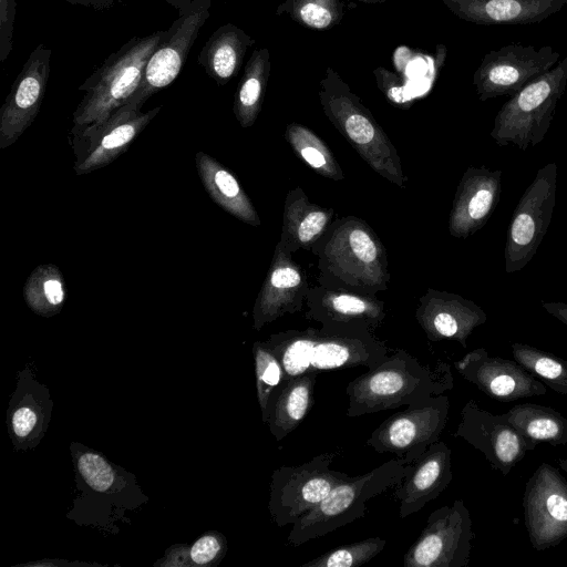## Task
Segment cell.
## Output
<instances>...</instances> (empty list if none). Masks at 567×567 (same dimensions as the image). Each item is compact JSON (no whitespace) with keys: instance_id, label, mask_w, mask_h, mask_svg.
<instances>
[{"instance_id":"cell-10","label":"cell","mask_w":567,"mask_h":567,"mask_svg":"<svg viewBox=\"0 0 567 567\" xmlns=\"http://www.w3.org/2000/svg\"><path fill=\"white\" fill-rule=\"evenodd\" d=\"M161 110L156 106L142 112L123 105L102 122L72 125L69 144L75 157V174L85 175L114 162Z\"/></svg>"},{"instance_id":"cell-21","label":"cell","mask_w":567,"mask_h":567,"mask_svg":"<svg viewBox=\"0 0 567 567\" xmlns=\"http://www.w3.org/2000/svg\"><path fill=\"white\" fill-rule=\"evenodd\" d=\"M451 455L446 443L437 441L410 463L408 474L393 487L401 518L417 513L449 486L453 478Z\"/></svg>"},{"instance_id":"cell-32","label":"cell","mask_w":567,"mask_h":567,"mask_svg":"<svg viewBox=\"0 0 567 567\" xmlns=\"http://www.w3.org/2000/svg\"><path fill=\"white\" fill-rule=\"evenodd\" d=\"M268 73V50L260 49L254 51L245 66L244 75L234 99V113L244 128L250 127L257 118Z\"/></svg>"},{"instance_id":"cell-40","label":"cell","mask_w":567,"mask_h":567,"mask_svg":"<svg viewBox=\"0 0 567 567\" xmlns=\"http://www.w3.org/2000/svg\"><path fill=\"white\" fill-rule=\"evenodd\" d=\"M17 0H0V62H4L12 51Z\"/></svg>"},{"instance_id":"cell-5","label":"cell","mask_w":567,"mask_h":567,"mask_svg":"<svg viewBox=\"0 0 567 567\" xmlns=\"http://www.w3.org/2000/svg\"><path fill=\"white\" fill-rule=\"evenodd\" d=\"M567 85V56L511 95L494 118L491 137L498 146L519 150L539 144L547 134Z\"/></svg>"},{"instance_id":"cell-35","label":"cell","mask_w":567,"mask_h":567,"mask_svg":"<svg viewBox=\"0 0 567 567\" xmlns=\"http://www.w3.org/2000/svg\"><path fill=\"white\" fill-rule=\"evenodd\" d=\"M286 138L295 152L316 172L334 181L343 177L333 154L310 130L291 124L287 127Z\"/></svg>"},{"instance_id":"cell-24","label":"cell","mask_w":567,"mask_h":567,"mask_svg":"<svg viewBox=\"0 0 567 567\" xmlns=\"http://www.w3.org/2000/svg\"><path fill=\"white\" fill-rule=\"evenodd\" d=\"M462 19L485 25L538 23L559 12L567 0H446Z\"/></svg>"},{"instance_id":"cell-42","label":"cell","mask_w":567,"mask_h":567,"mask_svg":"<svg viewBox=\"0 0 567 567\" xmlns=\"http://www.w3.org/2000/svg\"><path fill=\"white\" fill-rule=\"evenodd\" d=\"M542 307L553 317L567 326V303L565 302H542Z\"/></svg>"},{"instance_id":"cell-19","label":"cell","mask_w":567,"mask_h":567,"mask_svg":"<svg viewBox=\"0 0 567 567\" xmlns=\"http://www.w3.org/2000/svg\"><path fill=\"white\" fill-rule=\"evenodd\" d=\"M326 257L332 270L353 285L374 287L384 280L378 241L360 223L339 227L326 247Z\"/></svg>"},{"instance_id":"cell-12","label":"cell","mask_w":567,"mask_h":567,"mask_svg":"<svg viewBox=\"0 0 567 567\" xmlns=\"http://www.w3.org/2000/svg\"><path fill=\"white\" fill-rule=\"evenodd\" d=\"M475 534L463 499L433 511L403 556L404 567H466Z\"/></svg>"},{"instance_id":"cell-7","label":"cell","mask_w":567,"mask_h":567,"mask_svg":"<svg viewBox=\"0 0 567 567\" xmlns=\"http://www.w3.org/2000/svg\"><path fill=\"white\" fill-rule=\"evenodd\" d=\"M72 455L78 487L82 494L74 503V507L80 506V509L70 512V517L85 509L91 514L87 524L96 522L97 514L103 516L102 513L109 523L111 516L114 518L112 508L120 517L126 509H132L146 499L135 485L134 476L109 462L100 453L74 443Z\"/></svg>"},{"instance_id":"cell-11","label":"cell","mask_w":567,"mask_h":567,"mask_svg":"<svg viewBox=\"0 0 567 567\" xmlns=\"http://www.w3.org/2000/svg\"><path fill=\"white\" fill-rule=\"evenodd\" d=\"M449 411L450 400L442 394L408 405L384 420L365 444L377 453H393L410 464L439 441Z\"/></svg>"},{"instance_id":"cell-8","label":"cell","mask_w":567,"mask_h":567,"mask_svg":"<svg viewBox=\"0 0 567 567\" xmlns=\"http://www.w3.org/2000/svg\"><path fill=\"white\" fill-rule=\"evenodd\" d=\"M557 174L556 163L544 165L518 200L506 234V274L522 270L537 252L551 220Z\"/></svg>"},{"instance_id":"cell-28","label":"cell","mask_w":567,"mask_h":567,"mask_svg":"<svg viewBox=\"0 0 567 567\" xmlns=\"http://www.w3.org/2000/svg\"><path fill=\"white\" fill-rule=\"evenodd\" d=\"M251 39L238 27L224 24L207 39L197 63L217 85H225L240 69Z\"/></svg>"},{"instance_id":"cell-38","label":"cell","mask_w":567,"mask_h":567,"mask_svg":"<svg viewBox=\"0 0 567 567\" xmlns=\"http://www.w3.org/2000/svg\"><path fill=\"white\" fill-rule=\"evenodd\" d=\"M227 549L224 535L209 532L189 547V559L193 566H212L221 560Z\"/></svg>"},{"instance_id":"cell-16","label":"cell","mask_w":567,"mask_h":567,"mask_svg":"<svg viewBox=\"0 0 567 567\" xmlns=\"http://www.w3.org/2000/svg\"><path fill=\"white\" fill-rule=\"evenodd\" d=\"M453 435L482 452L492 467L503 475H507L530 451L526 440L505 414H493L482 409L475 400H468L463 406Z\"/></svg>"},{"instance_id":"cell-23","label":"cell","mask_w":567,"mask_h":567,"mask_svg":"<svg viewBox=\"0 0 567 567\" xmlns=\"http://www.w3.org/2000/svg\"><path fill=\"white\" fill-rule=\"evenodd\" d=\"M52 405L48 389L33 379L28 368L21 371L8 409V429L16 450L38 445L48 427Z\"/></svg>"},{"instance_id":"cell-15","label":"cell","mask_w":567,"mask_h":567,"mask_svg":"<svg viewBox=\"0 0 567 567\" xmlns=\"http://www.w3.org/2000/svg\"><path fill=\"white\" fill-rule=\"evenodd\" d=\"M523 509L534 549L545 550L567 538V481L556 467L544 462L528 478Z\"/></svg>"},{"instance_id":"cell-44","label":"cell","mask_w":567,"mask_h":567,"mask_svg":"<svg viewBox=\"0 0 567 567\" xmlns=\"http://www.w3.org/2000/svg\"><path fill=\"white\" fill-rule=\"evenodd\" d=\"M25 566H51V565H87L85 563H71L66 560H41L35 563L24 564Z\"/></svg>"},{"instance_id":"cell-20","label":"cell","mask_w":567,"mask_h":567,"mask_svg":"<svg viewBox=\"0 0 567 567\" xmlns=\"http://www.w3.org/2000/svg\"><path fill=\"white\" fill-rule=\"evenodd\" d=\"M502 172L471 166L461 178L449 219L450 234L467 238L480 230L498 205Z\"/></svg>"},{"instance_id":"cell-17","label":"cell","mask_w":567,"mask_h":567,"mask_svg":"<svg viewBox=\"0 0 567 567\" xmlns=\"http://www.w3.org/2000/svg\"><path fill=\"white\" fill-rule=\"evenodd\" d=\"M52 50L38 44L29 54L0 107V150L11 146L35 120L50 75Z\"/></svg>"},{"instance_id":"cell-6","label":"cell","mask_w":567,"mask_h":567,"mask_svg":"<svg viewBox=\"0 0 567 567\" xmlns=\"http://www.w3.org/2000/svg\"><path fill=\"white\" fill-rule=\"evenodd\" d=\"M337 452H323L299 466H280L271 474L268 511L278 527L292 525L350 476L331 468Z\"/></svg>"},{"instance_id":"cell-45","label":"cell","mask_w":567,"mask_h":567,"mask_svg":"<svg viewBox=\"0 0 567 567\" xmlns=\"http://www.w3.org/2000/svg\"><path fill=\"white\" fill-rule=\"evenodd\" d=\"M169 6H172L177 12L183 13L188 6L193 2V0H164Z\"/></svg>"},{"instance_id":"cell-2","label":"cell","mask_w":567,"mask_h":567,"mask_svg":"<svg viewBox=\"0 0 567 567\" xmlns=\"http://www.w3.org/2000/svg\"><path fill=\"white\" fill-rule=\"evenodd\" d=\"M452 388L453 377L447 363L437 362L431 368L401 349L348 383L347 416L416 404Z\"/></svg>"},{"instance_id":"cell-39","label":"cell","mask_w":567,"mask_h":567,"mask_svg":"<svg viewBox=\"0 0 567 567\" xmlns=\"http://www.w3.org/2000/svg\"><path fill=\"white\" fill-rule=\"evenodd\" d=\"M297 14L305 24L315 29H324L334 19L331 0H301Z\"/></svg>"},{"instance_id":"cell-3","label":"cell","mask_w":567,"mask_h":567,"mask_svg":"<svg viewBox=\"0 0 567 567\" xmlns=\"http://www.w3.org/2000/svg\"><path fill=\"white\" fill-rule=\"evenodd\" d=\"M166 34L167 30H159L133 37L110 54L79 86L84 95L72 114L73 125L102 122L123 106L137 89L150 58Z\"/></svg>"},{"instance_id":"cell-1","label":"cell","mask_w":567,"mask_h":567,"mask_svg":"<svg viewBox=\"0 0 567 567\" xmlns=\"http://www.w3.org/2000/svg\"><path fill=\"white\" fill-rule=\"evenodd\" d=\"M363 323H323L322 329L290 330L265 342L280 361L284 381L310 371L363 365L368 370L389 357V348Z\"/></svg>"},{"instance_id":"cell-30","label":"cell","mask_w":567,"mask_h":567,"mask_svg":"<svg viewBox=\"0 0 567 567\" xmlns=\"http://www.w3.org/2000/svg\"><path fill=\"white\" fill-rule=\"evenodd\" d=\"M311 313L323 323H363L377 327L383 318V307L381 302L361 296L329 292Z\"/></svg>"},{"instance_id":"cell-13","label":"cell","mask_w":567,"mask_h":567,"mask_svg":"<svg viewBox=\"0 0 567 567\" xmlns=\"http://www.w3.org/2000/svg\"><path fill=\"white\" fill-rule=\"evenodd\" d=\"M214 0H193L167 29L164 41L150 58L137 89L124 105L141 110L144 103L172 84L182 71L199 30L210 16Z\"/></svg>"},{"instance_id":"cell-37","label":"cell","mask_w":567,"mask_h":567,"mask_svg":"<svg viewBox=\"0 0 567 567\" xmlns=\"http://www.w3.org/2000/svg\"><path fill=\"white\" fill-rule=\"evenodd\" d=\"M257 399L265 419L269 401L284 382V369L266 342L257 341L252 347Z\"/></svg>"},{"instance_id":"cell-31","label":"cell","mask_w":567,"mask_h":567,"mask_svg":"<svg viewBox=\"0 0 567 567\" xmlns=\"http://www.w3.org/2000/svg\"><path fill=\"white\" fill-rule=\"evenodd\" d=\"M23 299L41 317L58 315L66 299V285L59 267L52 262L35 267L23 286Z\"/></svg>"},{"instance_id":"cell-36","label":"cell","mask_w":567,"mask_h":567,"mask_svg":"<svg viewBox=\"0 0 567 567\" xmlns=\"http://www.w3.org/2000/svg\"><path fill=\"white\" fill-rule=\"evenodd\" d=\"M385 545L381 537H369L330 549L301 567H358L377 557Z\"/></svg>"},{"instance_id":"cell-4","label":"cell","mask_w":567,"mask_h":567,"mask_svg":"<svg viewBox=\"0 0 567 567\" xmlns=\"http://www.w3.org/2000/svg\"><path fill=\"white\" fill-rule=\"evenodd\" d=\"M409 468L410 464L398 457L365 474L350 476L292 524L287 544L298 547L363 517L368 501L394 487Z\"/></svg>"},{"instance_id":"cell-27","label":"cell","mask_w":567,"mask_h":567,"mask_svg":"<svg viewBox=\"0 0 567 567\" xmlns=\"http://www.w3.org/2000/svg\"><path fill=\"white\" fill-rule=\"evenodd\" d=\"M195 166L200 182L214 203L237 219L259 226V216L235 175L217 159L204 152L195 154Z\"/></svg>"},{"instance_id":"cell-43","label":"cell","mask_w":567,"mask_h":567,"mask_svg":"<svg viewBox=\"0 0 567 567\" xmlns=\"http://www.w3.org/2000/svg\"><path fill=\"white\" fill-rule=\"evenodd\" d=\"M71 4L82 6L86 8H92L94 10H105L113 7L115 3L121 0H64Z\"/></svg>"},{"instance_id":"cell-41","label":"cell","mask_w":567,"mask_h":567,"mask_svg":"<svg viewBox=\"0 0 567 567\" xmlns=\"http://www.w3.org/2000/svg\"><path fill=\"white\" fill-rule=\"evenodd\" d=\"M159 566H190L189 548L184 545H175L167 549L163 560L156 563Z\"/></svg>"},{"instance_id":"cell-9","label":"cell","mask_w":567,"mask_h":567,"mask_svg":"<svg viewBox=\"0 0 567 567\" xmlns=\"http://www.w3.org/2000/svg\"><path fill=\"white\" fill-rule=\"evenodd\" d=\"M331 122L380 175L404 187L405 177L395 148L388 136L347 87L320 93Z\"/></svg>"},{"instance_id":"cell-26","label":"cell","mask_w":567,"mask_h":567,"mask_svg":"<svg viewBox=\"0 0 567 567\" xmlns=\"http://www.w3.org/2000/svg\"><path fill=\"white\" fill-rule=\"evenodd\" d=\"M318 374L310 371L286 380L271 396L262 422L278 442L296 430L310 411Z\"/></svg>"},{"instance_id":"cell-22","label":"cell","mask_w":567,"mask_h":567,"mask_svg":"<svg viewBox=\"0 0 567 567\" xmlns=\"http://www.w3.org/2000/svg\"><path fill=\"white\" fill-rule=\"evenodd\" d=\"M416 318L430 341L452 340L463 348L473 330L487 321V315L475 302L447 292H429Z\"/></svg>"},{"instance_id":"cell-18","label":"cell","mask_w":567,"mask_h":567,"mask_svg":"<svg viewBox=\"0 0 567 567\" xmlns=\"http://www.w3.org/2000/svg\"><path fill=\"white\" fill-rule=\"evenodd\" d=\"M454 367L466 381L496 401L512 402L547 392L546 384L517 361L492 357L484 348L470 351Z\"/></svg>"},{"instance_id":"cell-14","label":"cell","mask_w":567,"mask_h":567,"mask_svg":"<svg viewBox=\"0 0 567 567\" xmlns=\"http://www.w3.org/2000/svg\"><path fill=\"white\" fill-rule=\"evenodd\" d=\"M551 45L509 43L486 53L474 73L473 83L481 101L511 96L559 62Z\"/></svg>"},{"instance_id":"cell-29","label":"cell","mask_w":567,"mask_h":567,"mask_svg":"<svg viewBox=\"0 0 567 567\" xmlns=\"http://www.w3.org/2000/svg\"><path fill=\"white\" fill-rule=\"evenodd\" d=\"M505 416L526 440L530 451L539 443L567 445V417L550 406L520 403L511 408Z\"/></svg>"},{"instance_id":"cell-34","label":"cell","mask_w":567,"mask_h":567,"mask_svg":"<svg viewBox=\"0 0 567 567\" xmlns=\"http://www.w3.org/2000/svg\"><path fill=\"white\" fill-rule=\"evenodd\" d=\"M330 214L323 208L310 204L307 198L287 200L285 228L290 241L307 246L317 239L328 225Z\"/></svg>"},{"instance_id":"cell-25","label":"cell","mask_w":567,"mask_h":567,"mask_svg":"<svg viewBox=\"0 0 567 567\" xmlns=\"http://www.w3.org/2000/svg\"><path fill=\"white\" fill-rule=\"evenodd\" d=\"M302 276L278 246L272 265L261 287L252 310L254 328L260 330L286 312L298 309Z\"/></svg>"},{"instance_id":"cell-46","label":"cell","mask_w":567,"mask_h":567,"mask_svg":"<svg viewBox=\"0 0 567 567\" xmlns=\"http://www.w3.org/2000/svg\"><path fill=\"white\" fill-rule=\"evenodd\" d=\"M557 462H558L559 467L567 473V457L559 458Z\"/></svg>"},{"instance_id":"cell-33","label":"cell","mask_w":567,"mask_h":567,"mask_svg":"<svg viewBox=\"0 0 567 567\" xmlns=\"http://www.w3.org/2000/svg\"><path fill=\"white\" fill-rule=\"evenodd\" d=\"M514 360L557 393L567 395V361L533 346L514 342Z\"/></svg>"}]
</instances>
